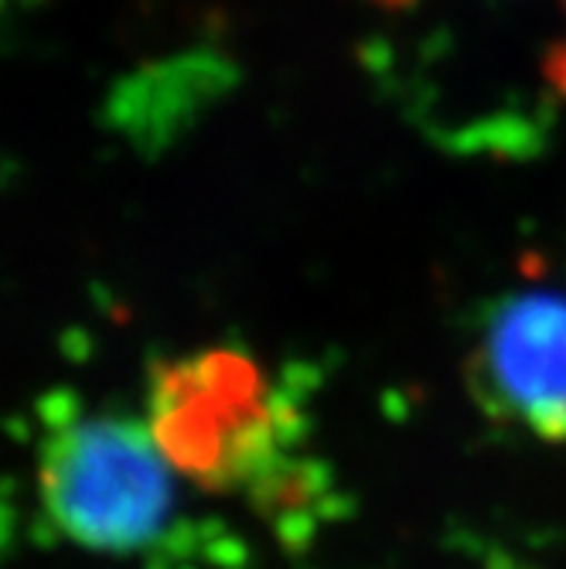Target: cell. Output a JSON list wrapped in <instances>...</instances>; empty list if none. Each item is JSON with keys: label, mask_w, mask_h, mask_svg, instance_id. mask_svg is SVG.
I'll use <instances>...</instances> for the list:
<instances>
[{"label": "cell", "mask_w": 566, "mask_h": 569, "mask_svg": "<svg viewBox=\"0 0 566 569\" xmlns=\"http://www.w3.org/2000/svg\"><path fill=\"white\" fill-rule=\"evenodd\" d=\"M147 423L171 468L212 495H249L304 443L300 402L236 348L153 369Z\"/></svg>", "instance_id": "obj_1"}, {"label": "cell", "mask_w": 566, "mask_h": 569, "mask_svg": "<svg viewBox=\"0 0 566 569\" xmlns=\"http://www.w3.org/2000/svg\"><path fill=\"white\" fill-rule=\"evenodd\" d=\"M175 468L150 423L92 412L62 417L41 443V501L72 542L133 556L158 546L175 522Z\"/></svg>", "instance_id": "obj_2"}, {"label": "cell", "mask_w": 566, "mask_h": 569, "mask_svg": "<svg viewBox=\"0 0 566 569\" xmlns=\"http://www.w3.org/2000/svg\"><path fill=\"white\" fill-rule=\"evenodd\" d=\"M471 392L491 417L566 443V297L523 290L488 310L471 351Z\"/></svg>", "instance_id": "obj_3"}, {"label": "cell", "mask_w": 566, "mask_h": 569, "mask_svg": "<svg viewBox=\"0 0 566 569\" xmlns=\"http://www.w3.org/2000/svg\"><path fill=\"white\" fill-rule=\"evenodd\" d=\"M559 11H563V34L553 41L549 48V59H546V79L556 92L566 96V0H559Z\"/></svg>", "instance_id": "obj_4"}]
</instances>
